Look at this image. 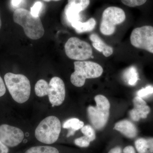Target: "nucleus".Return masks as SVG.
Here are the masks:
<instances>
[{
	"instance_id": "f257e3e1",
	"label": "nucleus",
	"mask_w": 153,
	"mask_h": 153,
	"mask_svg": "<svg viewBox=\"0 0 153 153\" xmlns=\"http://www.w3.org/2000/svg\"><path fill=\"white\" fill-rule=\"evenodd\" d=\"M14 22L22 26L26 36L33 40L43 37L44 29L39 16H35L30 11L24 8L17 9L13 15Z\"/></svg>"
},
{
	"instance_id": "f03ea898",
	"label": "nucleus",
	"mask_w": 153,
	"mask_h": 153,
	"mask_svg": "<svg viewBox=\"0 0 153 153\" xmlns=\"http://www.w3.org/2000/svg\"><path fill=\"white\" fill-rule=\"evenodd\" d=\"M4 79L6 86L15 101L23 103L27 101L31 94V85L27 76L9 72L5 75Z\"/></svg>"
},
{
	"instance_id": "7ed1b4c3",
	"label": "nucleus",
	"mask_w": 153,
	"mask_h": 153,
	"mask_svg": "<svg viewBox=\"0 0 153 153\" xmlns=\"http://www.w3.org/2000/svg\"><path fill=\"white\" fill-rule=\"evenodd\" d=\"M74 71L71 74V83L76 87H82L87 79L100 77L103 68L99 64L90 61H76L74 63Z\"/></svg>"
},
{
	"instance_id": "20e7f679",
	"label": "nucleus",
	"mask_w": 153,
	"mask_h": 153,
	"mask_svg": "<svg viewBox=\"0 0 153 153\" xmlns=\"http://www.w3.org/2000/svg\"><path fill=\"white\" fill-rule=\"evenodd\" d=\"M61 129L60 120L54 116H50L39 124L35 131V136L40 142L51 144L58 140Z\"/></svg>"
},
{
	"instance_id": "39448f33",
	"label": "nucleus",
	"mask_w": 153,
	"mask_h": 153,
	"mask_svg": "<svg viewBox=\"0 0 153 153\" xmlns=\"http://www.w3.org/2000/svg\"><path fill=\"white\" fill-rule=\"evenodd\" d=\"M94 100L96 105L88 108V115L93 126L97 130H100L105 126L108 121L110 103L105 97L100 94L95 96Z\"/></svg>"
},
{
	"instance_id": "423d86ee",
	"label": "nucleus",
	"mask_w": 153,
	"mask_h": 153,
	"mask_svg": "<svg viewBox=\"0 0 153 153\" xmlns=\"http://www.w3.org/2000/svg\"><path fill=\"white\" fill-rule=\"evenodd\" d=\"M125 12L117 7H110L104 10L102 14L100 31L105 36H111L114 33L116 26L125 21Z\"/></svg>"
},
{
	"instance_id": "0eeeda50",
	"label": "nucleus",
	"mask_w": 153,
	"mask_h": 153,
	"mask_svg": "<svg viewBox=\"0 0 153 153\" xmlns=\"http://www.w3.org/2000/svg\"><path fill=\"white\" fill-rule=\"evenodd\" d=\"M65 53L72 60L83 61L92 56L93 51L90 44L76 37L70 38L65 44Z\"/></svg>"
},
{
	"instance_id": "6e6552de",
	"label": "nucleus",
	"mask_w": 153,
	"mask_h": 153,
	"mask_svg": "<svg viewBox=\"0 0 153 153\" xmlns=\"http://www.w3.org/2000/svg\"><path fill=\"white\" fill-rule=\"evenodd\" d=\"M131 45L153 54V27L144 26L135 28L130 36Z\"/></svg>"
},
{
	"instance_id": "1a4fd4ad",
	"label": "nucleus",
	"mask_w": 153,
	"mask_h": 153,
	"mask_svg": "<svg viewBox=\"0 0 153 153\" xmlns=\"http://www.w3.org/2000/svg\"><path fill=\"white\" fill-rule=\"evenodd\" d=\"M24 137L21 129L7 124L0 126V140L7 146H16L22 142Z\"/></svg>"
},
{
	"instance_id": "9d476101",
	"label": "nucleus",
	"mask_w": 153,
	"mask_h": 153,
	"mask_svg": "<svg viewBox=\"0 0 153 153\" xmlns=\"http://www.w3.org/2000/svg\"><path fill=\"white\" fill-rule=\"evenodd\" d=\"M48 95L52 106H59L63 103L66 96L65 84L60 77L54 76L49 82Z\"/></svg>"
},
{
	"instance_id": "9b49d317",
	"label": "nucleus",
	"mask_w": 153,
	"mask_h": 153,
	"mask_svg": "<svg viewBox=\"0 0 153 153\" xmlns=\"http://www.w3.org/2000/svg\"><path fill=\"white\" fill-rule=\"evenodd\" d=\"M134 107L129 111L130 116L134 121H138L141 119H145L150 112V108L146 102L141 97L136 96L133 100Z\"/></svg>"
},
{
	"instance_id": "f8f14e48",
	"label": "nucleus",
	"mask_w": 153,
	"mask_h": 153,
	"mask_svg": "<svg viewBox=\"0 0 153 153\" xmlns=\"http://www.w3.org/2000/svg\"><path fill=\"white\" fill-rule=\"evenodd\" d=\"M114 129L129 138H134L137 134V130L135 126L126 120L120 121L116 123Z\"/></svg>"
},
{
	"instance_id": "ddd939ff",
	"label": "nucleus",
	"mask_w": 153,
	"mask_h": 153,
	"mask_svg": "<svg viewBox=\"0 0 153 153\" xmlns=\"http://www.w3.org/2000/svg\"><path fill=\"white\" fill-rule=\"evenodd\" d=\"M92 42V46L94 49L99 52H101L105 57H109L113 53V49L108 46L104 41L95 33L91 34L89 37Z\"/></svg>"
},
{
	"instance_id": "4468645a",
	"label": "nucleus",
	"mask_w": 153,
	"mask_h": 153,
	"mask_svg": "<svg viewBox=\"0 0 153 153\" xmlns=\"http://www.w3.org/2000/svg\"><path fill=\"white\" fill-rule=\"evenodd\" d=\"M96 25V21L93 18H90L85 22L79 21L71 24L72 27L78 34L91 32L95 28Z\"/></svg>"
},
{
	"instance_id": "2eb2a0df",
	"label": "nucleus",
	"mask_w": 153,
	"mask_h": 153,
	"mask_svg": "<svg viewBox=\"0 0 153 153\" xmlns=\"http://www.w3.org/2000/svg\"><path fill=\"white\" fill-rule=\"evenodd\" d=\"M135 146L139 153H153V138H140L135 142Z\"/></svg>"
},
{
	"instance_id": "dca6fc26",
	"label": "nucleus",
	"mask_w": 153,
	"mask_h": 153,
	"mask_svg": "<svg viewBox=\"0 0 153 153\" xmlns=\"http://www.w3.org/2000/svg\"><path fill=\"white\" fill-rule=\"evenodd\" d=\"M124 79L129 85H135L139 79L138 74L135 67L131 66L127 69L124 74Z\"/></svg>"
},
{
	"instance_id": "f3484780",
	"label": "nucleus",
	"mask_w": 153,
	"mask_h": 153,
	"mask_svg": "<svg viewBox=\"0 0 153 153\" xmlns=\"http://www.w3.org/2000/svg\"><path fill=\"white\" fill-rule=\"evenodd\" d=\"M80 12L76 9L66 5L64 10L66 19L70 24L75 23L80 21Z\"/></svg>"
},
{
	"instance_id": "a211bd4d",
	"label": "nucleus",
	"mask_w": 153,
	"mask_h": 153,
	"mask_svg": "<svg viewBox=\"0 0 153 153\" xmlns=\"http://www.w3.org/2000/svg\"><path fill=\"white\" fill-rule=\"evenodd\" d=\"M84 126V123L79 120V119L72 118L67 120L63 123V128L66 129H70L69 130L74 132L81 129Z\"/></svg>"
},
{
	"instance_id": "6ab92c4d",
	"label": "nucleus",
	"mask_w": 153,
	"mask_h": 153,
	"mask_svg": "<svg viewBox=\"0 0 153 153\" xmlns=\"http://www.w3.org/2000/svg\"><path fill=\"white\" fill-rule=\"evenodd\" d=\"M49 84L43 79H41L36 82L35 90L36 95L39 97H43L48 95Z\"/></svg>"
},
{
	"instance_id": "aec40b11",
	"label": "nucleus",
	"mask_w": 153,
	"mask_h": 153,
	"mask_svg": "<svg viewBox=\"0 0 153 153\" xmlns=\"http://www.w3.org/2000/svg\"><path fill=\"white\" fill-rule=\"evenodd\" d=\"M25 153H59L56 148L49 146H37L33 147Z\"/></svg>"
},
{
	"instance_id": "412c9836",
	"label": "nucleus",
	"mask_w": 153,
	"mask_h": 153,
	"mask_svg": "<svg viewBox=\"0 0 153 153\" xmlns=\"http://www.w3.org/2000/svg\"><path fill=\"white\" fill-rule=\"evenodd\" d=\"M90 3V0H68L67 5L81 12L87 8Z\"/></svg>"
},
{
	"instance_id": "4be33fe9",
	"label": "nucleus",
	"mask_w": 153,
	"mask_h": 153,
	"mask_svg": "<svg viewBox=\"0 0 153 153\" xmlns=\"http://www.w3.org/2000/svg\"><path fill=\"white\" fill-rule=\"evenodd\" d=\"M81 131L84 136L87 137L90 140L91 142L93 141L95 139V131L91 126L88 125L83 126L81 129Z\"/></svg>"
},
{
	"instance_id": "5701e85b",
	"label": "nucleus",
	"mask_w": 153,
	"mask_h": 153,
	"mask_svg": "<svg viewBox=\"0 0 153 153\" xmlns=\"http://www.w3.org/2000/svg\"><path fill=\"white\" fill-rule=\"evenodd\" d=\"M147 1V0H121L123 4L131 7L142 5L146 2Z\"/></svg>"
},
{
	"instance_id": "b1692460",
	"label": "nucleus",
	"mask_w": 153,
	"mask_h": 153,
	"mask_svg": "<svg viewBox=\"0 0 153 153\" xmlns=\"http://www.w3.org/2000/svg\"><path fill=\"white\" fill-rule=\"evenodd\" d=\"M90 140L87 137L84 136L74 140V144L76 146L82 148H86L89 146Z\"/></svg>"
},
{
	"instance_id": "393cba45",
	"label": "nucleus",
	"mask_w": 153,
	"mask_h": 153,
	"mask_svg": "<svg viewBox=\"0 0 153 153\" xmlns=\"http://www.w3.org/2000/svg\"><path fill=\"white\" fill-rule=\"evenodd\" d=\"M153 94V86L149 85L145 88L140 89L137 92V96L140 97H146Z\"/></svg>"
},
{
	"instance_id": "a878e982",
	"label": "nucleus",
	"mask_w": 153,
	"mask_h": 153,
	"mask_svg": "<svg viewBox=\"0 0 153 153\" xmlns=\"http://www.w3.org/2000/svg\"><path fill=\"white\" fill-rule=\"evenodd\" d=\"M42 4L41 2H36L31 8V10H30L31 13L35 16H39V14L42 8Z\"/></svg>"
},
{
	"instance_id": "bb28decb",
	"label": "nucleus",
	"mask_w": 153,
	"mask_h": 153,
	"mask_svg": "<svg viewBox=\"0 0 153 153\" xmlns=\"http://www.w3.org/2000/svg\"><path fill=\"white\" fill-rule=\"evenodd\" d=\"M6 88L5 85L1 76H0V97L4 95L6 93Z\"/></svg>"
},
{
	"instance_id": "cd10ccee",
	"label": "nucleus",
	"mask_w": 153,
	"mask_h": 153,
	"mask_svg": "<svg viewBox=\"0 0 153 153\" xmlns=\"http://www.w3.org/2000/svg\"><path fill=\"white\" fill-rule=\"evenodd\" d=\"M9 149L7 146L4 144L0 140V153H8Z\"/></svg>"
},
{
	"instance_id": "c85d7f7f",
	"label": "nucleus",
	"mask_w": 153,
	"mask_h": 153,
	"mask_svg": "<svg viewBox=\"0 0 153 153\" xmlns=\"http://www.w3.org/2000/svg\"><path fill=\"white\" fill-rule=\"evenodd\" d=\"M123 153H136L133 147L132 146H127L123 149Z\"/></svg>"
},
{
	"instance_id": "c756f323",
	"label": "nucleus",
	"mask_w": 153,
	"mask_h": 153,
	"mask_svg": "<svg viewBox=\"0 0 153 153\" xmlns=\"http://www.w3.org/2000/svg\"><path fill=\"white\" fill-rule=\"evenodd\" d=\"M121 153V149L119 147H116L113 148L108 153Z\"/></svg>"
},
{
	"instance_id": "7c9ffc66",
	"label": "nucleus",
	"mask_w": 153,
	"mask_h": 153,
	"mask_svg": "<svg viewBox=\"0 0 153 153\" xmlns=\"http://www.w3.org/2000/svg\"><path fill=\"white\" fill-rule=\"evenodd\" d=\"M22 0H12V3L13 6L15 7L19 5L21 2Z\"/></svg>"
},
{
	"instance_id": "2f4dec72",
	"label": "nucleus",
	"mask_w": 153,
	"mask_h": 153,
	"mask_svg": "<svg viewBox=\"0 0 153 153\" xmlns=\"http://www.w3.org/2000/svg\"><path fill=\"white\" fill-rule=\"evenodd\" d=\"M43 1H45L46 2H49L50 1H60V0H43Z\"/></svg>"
},
{
	"instance_id": "473e14b6",
	"label": "nucleus",
	"mask_w": 153,
	"mask_h": 153,
	"mask_svg": "<svg viewBox=\"0 0 153 153\" xmlns=\"http://www.w3.org/2000/svg\"><path fill=\"white\" fill-rule=\"evenodd\" d=\"M2 23L1 20V16H0V29H1V27Z\"/></svg>"
}]
</instances>
